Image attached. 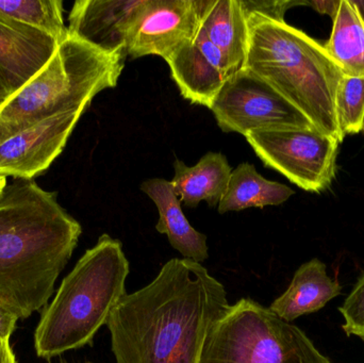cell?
Listing matches in <instances>:
<instances>
[{"label":"cell","instance_id":"obj_19","mask_svg":"<svg viewBox=\"0 0 364 363\" xmlns=\"http://www.w3.org/2000/svg\"><path fill=\"white\" fill-rule=\"evenodd\" d=\"M324 47L344 75L364 77V25L348 0H341Z\"/></svg>","mask_w":364,"mask_h":363},{"label":"cell","instance_id":"obj_12","mask_svg":"<svg viewBox=\"0 0 364 363\" xmlns=\"http://www.w3.org/2000/svg\"><path fill=\"white\" fill-rule=\"evenodd\" d=\"M166 61L182 97L205 108H211L231 76L224 55L200 28L193 42L181 47Z\"/></svg>","mask_w":364,"mask_h":363},{"label":"cell","instance_id":"obj_20","mask_svg":"<svg viewBox=\"0 0 364 363\" xmlns=\"http://www.w3.org/2000/svg\"><path fill=\"white\" fill-rule=\"evenodd\" d=\"M0 23L34 28L59 43L68 33L61 0H0Z\"/></svg>","mask_w":364,"mask_h":363},{"label":"cell","instance_id":"obj_6","mask_svg":"<svg viewBox=\"0 0 364 363\" xmlns=\"http://www.w3.org/2000/svg\"><path fill=\"white\" fill-rule=\"evenodd\" d=\"M200 363H331L307 335L250 298L214 325Z\"/></svg>","mask_w":364,"mask_h":363},{"label":"cell","instance_id":"obj_25","mask_svg":"<svg viewBox=\"0 0 364 363\" xmlns=\"http://www.w3.org/2000/svg\"><path fill=\"white\" fill-rule=\"evenodd\" d=\"M341 0H323V1H307V6H312L321 14L328 15L335 18L339 11Z\"/></svg>","mask_w":364,"mask_h":363},{"label":"cell","instance_id":"obj_13","mask_svg":"<svg viewBox=\"0 0 364 363\" xmlns=\"http://www.w3.org/2000/svg\"><path fill=\"white\" fill-rule=\"evenodd\" d=\"M58 45L40 30L0 23V90L9 98L23 89L48 63Z\"/></svg>","mask_w":364,"mask_h":363},{"label":"cell","instance_id":"obj_8","mask_svg":"<svg viewBox=\"0 0 364 363\" xmlns=\"http://www.w3.org/2000/svg\"><path fill=\"white\" fill-rule=\"evenodd\" d=\"M259 159L308 192L328 189L335 179L340 142L316 128L250 132Z\"/></svg>","mask_w":364,"mask_h":363},{"label":"cell","instance_id":"obj_18","mask_svg":"<svg viewBox=\"0 0 364 363\" xmlns=\"http://www.w3.org/2000/svg\"><path fill=\"white\" fill-rule=\"evenodd\" d=\"M294 194L291 188L267 180L254 164H239L231 173L228 187L218 206V213L237 212L248 208L279 206Z\"/></svg>","mask_w":364,"mask_h":363},{"label":"cell","instance_id":"obj_30","mask_svg":"<svg viewBox=\"0 0 364 363\" xmlns=\"http://www.w3.org/2000/svg\"><path fill=\"white\" fill-rule=\"evenodd\" d=\"M363 132H364V123H363Z\"/></svg>","mask_w":364,"mask_h":363},{"label":"cell","instance_id":"obj_29","mask_svg":"<svg viewBox=\"0 0 364 363\" xmlns=\"http://www.w3.org/2000/svg\"><path fill=\"white\" fill-rule=\"evenodd\" d=\"M6 99H8V96H6V94L0 90V107L4 104V102H6Z\"/></svg>","mask_w":364,"mask_h":363},{"label":"cell","instance_id":"obj_15","mask_svg":"<svg viewBox=\"0 0 364 363\" xmlns=\"http://www.w3.org/2000/svg\"><path fill=\"white\" fill-rule=\"evenodd\" d=\"M141 191L146 194L159 211V221L156 229L166 234L173 249L192 261H205L209 258L207 236L197 232L184 215L181 202L173 190L171 180L151 178L140 185Z\"/></svg>","mask_w":364,"mask_h":363},{"label":"cell","instance_id":"obj_5","mask_svg":"<svg viewBox=\"0 0 364 363\" xmlns=\"http://www.w3.org/2000/svg\"><path fill=\"white\" fill-rule=\"evenodd\" d=\"M126 58L68 33L44 68L0 107V141L55 115L85 112L97 94L117 87Z\"/></svg>","mask_w":364,"mask_h":363},{"label":"cell","instance_id":"obj_10","mask_svg":"<svg viewBox=\"0 0 364 363\" xmlns=\"http://www.w3.org/2000/svg\"><path fill=\"white\" fill-rule=\"evenodd\" d=\"M83 113L55 115L0 141V176L31 180L45 172L63 151Z\"/></svg>","mask_w":364,"mask_h":363},{"label":"cell","instance_id":"obj_26","mask_svg":"<svg viewBox=\"0 0 364 363\" xmlns=\"http://www.w3.org/2000/svg\"><path fill=\"white\" fill-rule=\"evenodd\" d=\"M0 363H17L10 341L0 340Z\"/></svg>","mask_w":364,"mask_h":363},{"label":"cell","instance_id":"obj_7","mask_svg":"<svg viewBox=\"0 0 364 363\" xmlns=\"http://www.w3.org/2000/svg\"><path fill=\"white\" fill-rule=\"evenodd\" d=\"M210 110L222 131L244 136L250 132L316 128L269 83L247 67L227 79Z\"/></svg>","mask_w":364,"mask_h":363},{"label":"cell","instance_id":"obj_9","mask_svg":"<svg viewBox=\"0 0 364 363\" xmlns=\"http://www.w3.org/2000/svg\"><path fill=\"white\" fill-rule=\"evenodd\" d=\"M208 0H147L130 36L127 57L164 60L193 42Z\"/></svg>","mask_w":364,"mask_h":363},{"label":"cell","instance_id":"obj_21","mask_svg":"<svg viewBox=\"0 0 364 363\" xmlns=\"http://www.w3.org/2000/svg\"><path fill=\"white\" fill-rule=\"evenodd\" d=\"M338 124L342 136L356 134L364 123V77L344 75L336 98Z\"/></svg>","mask_w":364,"mask_h":363},{"label":"cell","instance_id":"obj_23","mask_svg":"<svg viewBox=\"0 0 364 363\" xmlns=\"http://www.w3.org/2000/svg\"><path fill=\"white\" fill-rule=\"evenodd\" d=\"M245 16L258 14L273 21H284V14L289 9L296 6H307V1L299 0H240Z\"/></svg>","mask_w":364,"mask_h":363},{"label":"cell","instance_id":"obj_14","mask_svg":"<svg viewBox=\"0 0 364 363\" xmlns=\"http://www.w3.org/2000/svg\"><path fill=\"white\" fill-rule=\"evenodd\" d=\"M342 293V286L327 273L318 258L301 264L288 289L272 303L269 309L287 322L318 313Z\"/></svg>","mask_w":364,"mask_h":363},{"label":"cell","instance_id":"obj_3","mask_svg":"<svg viewBox=\"0 0 364 363\" xmlns=\"http://www.w3.org/2000/svg\"><path fill=\"white\" fill-rule=\"evenodd\" d=\"M245 66L272 85L312 125L340 143L336 98L344 77L324 45L286 21L258 14L246 16Z\"/></svg>","mask_w":364,"mask_h":363},{"label":"cell","instance_id":"obj_16","mask_svg":"<svg viewBox=\"0 0 364 363\" xmlns=\"http://www.w3.org/2000/svg\"><path fill=\"white\" fill-rule=\"evenodd\" d=\"M173 190L186 207L195 208L205 200L210 207H218L228 187L232 168L220 153H205L194 166L183 161L174 163Z\"/></svg>","mask_w":364,"mask_h":363},{"label":"cell","instance_id":"obj_2","mask_svg":"<svg viewBox=\"0 0 364 363\" xmlns=\"http://www.w3.org/2000/svg\"><path fill=\"white\" fill-rule=\"evenodd\" d=\"M82 228L33 179L14 178L0 195V305L19 320L48 304Z\"/></svg>","mask_w":364,"mask_h":363},{"label":"cell","instance_id":"obj_28","mask_svg":"<svg viewBox=\"0 0 364 363\" xmlns=\"http://www.w3.org/2000/svg\"><path fill=\"white\" fill-rule=\"evenodd\" d=\"M6 185H8V181H6V177L0 176V195H1L4 190L6 189Z\"/></svg>","mask_w":364,"mask_h":363},{"label":"cell","instance_id":"obj_17","mask_svg":"<svg viewBox=\"0 0 364 363\" xmlns=\"http://www.w3.org/2000/svg\"><path fill=\"white\" fill-rule=\"evenodd\" d=\"M200 29L224 55L230 75L245 66L248 26L240 0H208Z\"/></svg>","mask_w":364,"mask_h":363},{"label":"cell","instance_id":"obj_1","mask_svg":"<svg viewBox=\"0 0 364 363\" xmlns=\"http://www.w3.org/2000/svg\"><path fill=\"white\" fill-rule=\"evenodd\" d=\"M224 285L198 262L174 258L149 285L126 294L107 322L117 363H200L228 310Z\"/></svg>","mask_w":364,"mask_h":363},{"label":"cell","instance_id":"obj_11","mask_svg":"<svg viewBox=\"0 0 364 363\" xmlns=\"http://www.w3.org/2000/svg\"><path fill=\"white\" fill-rule=\"evenodd\" d=\"M147 0H77L68 16L70 36L127 57L130 36Z\"/></svg>","mask_w":364,"mask_h":363},{"label":"cell","instance_id":"obj_24","mask_svg":"<svg viewBox=\"0 0 364 363\" xmlns=\"http://www.w3.org/2000/svg\"><path fill=\"white\" fill-rule=\"evenodd\" d=\"M18 320L12 311L0 305V340L10 341Z\"/></svg>","mask_w":364,"mask_h":363},{"label":"cell","instance_id":"obj_27","mask_svg":"<svg viewBox=\"0 0 364 363\" xmlns=\"http://www.w3.org/2000/svg\"><path fill=\"white\" fill-rule=\"evenodd\" d=\"M348 1L354 6L364 25V0H348Z\"/></svg>","mask_w":364,"mask_h":363},{"label":"cell","instance_id":"obj_22","mask_svg":"<svg viewBox=\"0 0 364 363\" xmlns=\"http://www.w3.org/2000/svg\"><path fill=\"white\" fill-rule=\"evenodd\" d=\"M339 311L343 317L346 334L364 341V274L357 281Z\"/></svg>","mask_w":364,"mask_h":363},{"label":"cell","instance_id":"obj_4","mask_svg":"<svg viewBox=\"0 0 364 363\" xmlns=\"http://www.w3.org/2000/svg\"><path fill=\"white\" fill-rule=\"evenodd\" d=\"M129 272L121 241L102 234L63 279L43 313L34 334L36 355L50 359L91 345L127 294Z\"/></svg>","mask_w":364,"mask_h":363}]
</instances>
